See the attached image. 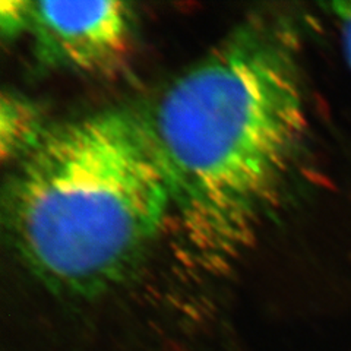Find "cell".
<instances>
[{
    "label": "cell",
    "instance_id": "obj_1",
    "mask_svg": "<svg viewBox=\"0 0 351 351\" xmlns=\"http://www.w3.org/2000/svg\"><path fill=\"white\" fill-rule=\"evenodd\" d=\"M145 114L182 246L204 269L232 267L278 205L304 141L290 38L276 22L246 21Z\"/></svg>",
    "mask_w": 351,
    "mask_h": 351
},
{
    "label": "cell",
    "instance_id": "obj_2",
    "mask_svg": "<svg viewBox=\"0 0 351 351\" xmlns=\"http://www.w3.org/2000/svg\"><path fill=\"white\" fill-rule=\"evenodd\" d=\"M170 215L147 114L126 107L49 126L3 189L16 256L47 287L76 295L125 280Z\"/></svg>",
    "mask_w": 351,
    "mask_h": 351
},
{
    "label": "cell",
    "instance_id": "obj_3",
    "mask_svg": "<svg viewBox=\"0 0 351 351\" xmlns=\"http://www.w3.org/2000/svg\"><path fill=\"white\" fill-rule=\"evenodd\" d=\"M134 28L126 2H29L25 32L46 63L94 72L125 56Z\"/></svg>",
    "mask_w": 351,
    "mask_h": 351
},
{
    "label": "cell",
    "instance_id": "obj_4",
    "mask_svg": "<svg viewBox=\"0 0 351 351\" xmlns=\"http://www.w3.org/2000/svg\"><path fill=\"white\" fill-rule=\"evenodd\" d=\"M47 128L36 104L18 94H2L0 144L3 160L15 162L24 157L40 141Z\"/></svg>",
    "mask_w": 351,
    "mask_h": 351
},
{
    "label": "cell",
    "instance_id": "obj_5",
    "mask_svg": "<svg viewBox=\"0 0 351 351\" xmlns=\"http://www.w3.org/2000/svg\"><path fill=\"white\" fill-rule=\"evenodd\" d=\"M29 2H2L0 3V24L5 36L15 37L25 32L28 22Z\"/></svg>",
    "mask_w": 351,
    "mask_h": 351
},
{
    "label": "cell",
    "instance_id": "obj_6",
    "mask_svg": "<svg viewBox=\"0 0 351 351\" xmlns=\"http://www.w3.org/2000/svg\"><path fill=\"white\" fill-rule=\"evenodd\" d=\"M332 14L337 18L339 32H341L343 51L351 71V2L332 3Z\"/></svg>",
    "mask_w": 351,
    "mask_h": 351
}]
</instances>
